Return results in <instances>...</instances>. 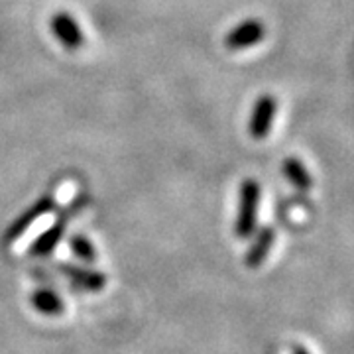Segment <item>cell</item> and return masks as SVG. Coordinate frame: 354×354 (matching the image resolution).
I'll return each instance as SVG.
<instances>
[{
    "label": "cell",
    "instance_id": "obj_1",
    "mask_svg": "<svg viewBox=\"0 0 354 354\" xmlns=\"http://www.w3.org/2000/svg\"><path fill=\"white\" fill-rule=\"evenodd\" d=\"M260 183L256 179H244L241 185V203H239V216H236V234L246 239L256 228V211L260 203Z\"/></svg>",
    "mask_w": 354,
    "mask_h": 354
},
{
    "label": "cell",
    "instance_id": "obj_2",
    "mask_svg": "<svg viewBox=\"0 0 354 354\" xmlns=\"http://www.w3.org/2000/svg\"><path fill=\"white\" fill-rule=\"evenodd\" d=\"M266 36V26L262 20H256V18H248V20H242L239 24L234 26L227 36H225V46L230 51L246 50V48H252L256 44H260Z\"/></svg>",
    "mask_w": 354,
    "mask_h": 354
},
{
    "label": "cell",
    "instance_id": "obj_3",
    "mask_svg": "<svg viewBox=\"0 0 354 354\" xmlns=\"http://www.w3.org/2000/svg\"><path fill=\"white\" fill-rule=\"evenodd\" d=\"M278 111V101L272 95H262L254 102L250 122H248V132L254 140H264L272 128L274 116Z\"/></svg>",
    "mask_w": 354,
    "mask_h": 354
},
{
    "label": "cell",
    "instance_id": "obj_4",
    "mask_svg": "<svg viewBox=\"0 0 354 354\" xmlns=\"http://www.w3.org/2000/svg\"><path fill=\"white\" fill-rule=\"evenodd\" d=\"M50 30L55 39L67 50H79L85 41L77 20L69 12L53 14L50 20Z\"/></svg>",
    "mask_w": 354,
    "mask_h": 354
},
{
    "label": "cell",
    "instance_id": "obj_5",
    "mask_svg": "<svg viewBox=\"0 0 354 354\" xmlns=\"http://www.w3.org/2000/svg\"><path fill=\"white\" fill-rule=\"evenodd\" d=\"M55 209V201H53V197H44V199H39L30 211H26L24 215L20 216L16 223L12 225V228H10V232H8V241H14V239H18V236H22L26 230L30 228V225L32 223H36L39 216L48 215V213H51Z\"/></svg>",
    "mask_w": 354,
    "mask_h": 354
},
{
    "label": "cell",
    "instance_id": "obj_6",
    "mask_svg": "<svg viewBox=\"0 0 354 354\" xmlns=\"http://www.w3.org/2000/svg\"><path fill=\"white\" fill-rule=\"evenodd\" d=\"M283 176L288 177L293 187H297L299 191H309L313 187V179L309 176V171L305 169V165L295 160V158H288L283 162Z\"/></svg>",
    "mask_w": 354,
    "mask_h": 354
},
{
    "label": "cell",
    "instance_id": "obj_7",
    "mask_svg": "<svg viewBox=\"0 0 354 354\" xmlns=\"http://www.w3.org/2000/svg\"><path fill=\"white\" fill-rule=\"evenodd\" d=\"M274 239H276V232H274V228L272 227H266L260 230V236H258V241L254 242L252 250L248 252V260H246V264L250 266V268H256V266H260L266 260V256L270 252V248H272V244H274Z\"/></svg>",
    "mask_w": 354,
    "mask_h": 354
},
{
    "label": "cell",
    "instance_id": "obj_8",
    "mask_svg": "<svg viewBox=\"0 0 354 354\" xmlns=\"http://www.w3.org/2000/svg\"><path fill=\"white\" fill-rule=\"evenodd\" d=\"M64 230H65V216L64 218H59L53 227L48 228V230L39 236L38 241H36V244L32 246V252L48 254L50 250H53V248H55V244H57V241L62 239Z\"/></svg>",
    "mask_w": 354,
    "mask_h": 354
},
{
    "label": "cell",
    "instance_id": "obj_9",
    "mask_svg": "<svg viewBox=\"0 0 354 354\" xmlns=\"http://www.w3.org/2000/svg\"><path fill=\"white\" fill-rule=\"evenodd\" d=\"M34 305H36V309L41 311V313H48V315H53V313H59L62 311V301H59V297L57 295H53L50 291H39L36 293V297H34Z\"/></svg>",
    "mask_w": 354,
    "mask_h": 354
},
{
    "label": "cell",
    "instance_id": "obj_10",
    "mask_svg": "<svg viewBox=\"0 0 354 354\" xmlns=\"http://www.w3.org/2000/svg\"><path fill=\"white\" fill-rule=\"evenodd\" d=\"M67 274H69V278H73L79 283H83L85 288H91V290H99L101 286H104V278L99 276V274H88V272L77 270V268H67Z\"/></svg>",
    "mask_w": 354,
    "mask_h": 354
},
{
    "label": "cell",
    "instance_id": "obj_11",
    "mask_svg": "<svg viewBox=\"0 0 354 354\" xmlns=\"http://www.w3.org/2000/svg\"><path fill=\"white\" fill-rule=\"evenodd\" d=\"M71 248H73L75 256H79L81 260H85V262H93L95 260V250H93V246H91V242L87 239L73 236L71 239Z\"/></svg>",
    "mask_w": 354,
    "mask_h": 354
},
{
    "label": "cell",
    "instance_id": "obj_12",
    "mask_svg": "<svg viewBox=\"0 0 354 354\" xmlns=\"http://www.w3.org/2000/svg\"><path fill=\"white\" fill-rule=\"evenodd\" d=\"M297 354H305V353H304V351H299V353H297Z\"/></svg>",
    "mask_w": 354,
    "mask_h": 354
}]
</instances>
